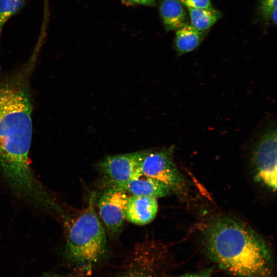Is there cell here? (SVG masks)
Returning a JSON list of instances; mask_svg holds the SVG:
<instances>
[{"label":"cell","instance_id":"1","mask_svg":"<svg viewBox=\"0 0 277 277\" xmlns=\"http://www.w3.org/2000/svg\"><path fill=\"white\" fill-rule=\"evenodd\" d=\"M35 57L19 70L0 74V171L14 193L35 206L49 193L30 166L33 103L29 80Z\"/></svg>","mask_w":277,"mask_h":277},{"label":"cell","instance_id":"2","mask_svg":"<svg viewBox=\"0 0 277 277\" xmlns=\"http://www.w3.org/2000/svg\"><path fill=\"white\" fill-rule=\"evenodd\" d=\"M203 242L210 258L231 273L241 277L269 275V247L243 221L225 215L212 219L203 231Z\"/></svg>","mask_w":277,"mask_h":277},{"label":"cell","instance_id":"3","mask_svg":"<svg viewBox=\"0 0 277 277\" xmlns=\"http://www.w3.org/2000/svg\"><path fill=\"white\" fill-rule=\"evenodd\" d=\"M92 194L87 206L67 220L64 249L65 261L76 276H87L109 260L105 230L95 208Z\"/></svg>","mask_w":277,"mask_h":277},{"label":"cell","instance_id":"4","mask_svg":"<svg viewBox=\"0 0 277 277\" xmlns=\"http://www.w3.org/2000/svg\"><path fill=\"white\" fill-rule=\"evenodd\" d=\"M166 254L161 243L146 239L121 260L113 263L109 259L93 273L95 277H162Z\"/></svg>","mask_w":277,"mask_h":277},{"label":"cell","instance_id":"5","mask_svg":"<svg viewBox=\"0 0 277 277\" xmlns=\"http://www.w3.org/2000/svg\"><path fill=\"white\" fill-rule=\"evenodd\" d=\"M276 128L266 127L253 147L251 161L254 180L272 191L276 189Z\"/></svg>","mask_w":277,"mask_h":277},{"label":"cell","instance_id":"6","mask_svg":"<svg viewBox=\"0 0 277 277\" xmlns=\"http://www.w3.org/2000/svg\"><path fill=\"white\" fill-rule=\"evenodd\" d=\"M174 146L144 151L141 164L142 174L167 186L171 191L184 190L185 180L173 160Z\"/></svg>","mask_w":277,"mask_h":277},{"label":"cell","instance_id":"7","mask_svg":"<svg viewBox=\"0 0 277 277\" xmlns=\"http://www.w3.org/2000/svg\"><path fill=\"white\" fill-rule=\"evenodd\" d=\"M144 151L108 156L98 163V169L112 187L139 176Z\"/></svg>","mask_w":277,"mask_h":277},{"label":"cell","instance_id":"8","mask_svg":"<svg viewBox=\"0 0 277 277\" xmlns=\"http://www.w3.org/2000/svg\"><path fill=\"white\" fill-rule=\"evenodd\" d=\"M129 195L124 190L115 187L106 189L97 201L100 218L109 234H119L126 219Z\"/></svg>","mask_w":277,"mask_h":277},{"label":"cell","instance_id":"9","mask_svg":"<svg viewBox=\"0 0 277 277\" xmlns=\"http://www.w3.org/2000/svg\"><path fill=\"white\" fill-rule=\"evenodd\" d=\"M157 211L156 198L130 195L126 210V219L136 225H145L155 218Z\"/></svg>","mask_w":277,"mask_h":277},{"label":"cell","instance_id":"10","mask_svg":"<svg viewBox=\"0 0 277 277\" xmlns=\"http://www.w3.org/2000/svg\"><path fill=\"white\" fill-rule=\"evenodd\" d=\"M115 187L120 188L131 195L152 197H164L171 190L165 184L151 177L141 174L139 176Z\"/></svg>","mask_w":277,"mask_h":277},{"label":"cell","instance_id":"11","mask_svg":"<svg viewBox=\"0 0 277 277\" xmlns=\"http://www.w3.org/2000/svg\"><path fill=\"white\" fill-rule=\"evenodd\" d=\"M160 12L167 29L177 30L187 24L185 10L177 0L163 1Z\"/></svg>","mask_w":277,"mask_h":277},{"label":"cell","instance_id":"12","mask_svg":"<svg viewBox=\"0 0 277 277\" xmlns=\"http://www.w3.org/2000/svg\"><path fill=\"white\" fill-rule=\"evenodd\" d=\"M202 33L188 24L177 30L175 34V47L177 53L182 55L191 52L201 44Z\"/></svg>","mask_w":277,"mask_h":277},{"label":"cell","instance_id":"13","mask_svg":"<svg viewBox=\"0 0 277 277\" xmlns=\"http://www.w3.org/2000/svg\"><path fill=\"white\" fill-rule=\"evenodd\" d=\"M188 9L191 25L200 31L209 29L221 16L220 12L213 8Z\"/></svg>","mask_w":277,"mask_h":277},{"label":"cell","instance_id":"14","mask_svg":"<svg viewBox=\"0 0 277 277\" xmlns=\"http://www.w3.org/2000/svg\"><path fill=\"white\" fill-rule=\"evenodd\" d=\"M24 4V0H0V38L5 23L21 10Z\"/></svg>","mask_w":277,"mask_h":277},{"label":"cell","instance_id":"15","mask_svg":"<svg viewBox=\"0 0 277 277\" xmlns=\"http://www.w3.org/2000/svg\"><path fill=\"white\" fill-rule=\"evenodd\" d=\"M179 1L188 8L207 9L213 8L210 0H179Z\"/></svg>","mask_w":277,"mask_h":277},{"label":"cell","instance_id":"16","mask_svg":"<svg viewBox=\"0 0 277 277\" xmlns=\"http://www.w3.org/2000/svg\"><path fill=\"white\" fill-rule=\"evenodd\" d=\"M277 0H263L262 9L265 17L269 18L271 12L277 8Z\"/></svg>","mask_w":277,"mask_h":277},{"label":"cell","instance_id":"17","mask_svg":"<svg viewBox=\"0 0 277 277\" xmlns=\"http://www.w3.org/2000/svg\"><path fill=\"white\" fill-rule=\"evenodd\" d=\"M136 3L150 5L153 3V0H129Z\"/></svg>","mask_w":277,"mask_h":277},{"label":"cell","instance_id":"18","mask_svg":"<svg viewBox=\"0 0 277 277\" xmlns=\"http://www.w3.org/2000/svg\"><path fill=\"white\" fill-rule=\"evenodd\" d=\"M177 277H210L207 273H203L201 274H187L179 276Z\"/></svg>","mask_w":277,"mask_h":277},{"label":"cell","instance_id":"19","mask_svg":"<svg viewBox=\"0 0 277 277\" xmlns=\"http://www.w3.org/2000/svg\"><path fill=\"white\" fill-rule=\"evenodd\" d=\"M277 11L276 9L273 10L269 16V18L271 19V21L273 22V23L276 25V22H277V15H276Z\"/></svg>","mask_w":277,"mask_h":277},{"label":"cell","instance_id":"20","mask_svg":"<svg viewBox=\"0 0 277 277\" xmlns=\"http://www.w3.org/2000/svg\"><path fill=\"white\" fill-rule=\"evenodd\" d=\"M42 277H69V276H64L56 275V274H46V275H44Z\"/></svg>","mask_w":277,"mask_h":277},{"label":"cell","instance_id":"21","mask_svg":"<svg viewBox=\"0 0 277 277\" xmlns=\"http://www.w3.org/2000/svg\"><path fill=\"white\" fill-rule=\"evenodd\" d=\"M25 1V0H24Z\"/></svg>","mask_w":277,"mask_h":277}]
</instances>
